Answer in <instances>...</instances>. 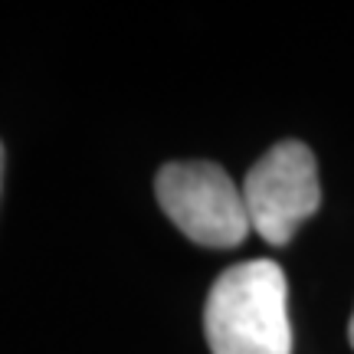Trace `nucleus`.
<instances>
[{"label": "nucleus", "mask_w": 354, "mask_h": 354, "mask_svg": "<svg viewBox=\"0 0 354 354\" xmlns=\"http://www.w3.org/2000/svg\"><path fill=\"white\" fill-rule=\"evenodd\" d=\"M348 338H351V344H354V315H351V325H348Z\"/></svg>", "instance_id": "39448f33"}, {"label": "nucleus", "mask_w": 354, "mask_h": 354, "mask_svg": "<svg viewBox=\"0 0 354 354\" xmlns=\"http://www.w3.org/2000/svg\"><path fill=\"white\" fill-rule=\"evenodd\" d=\"M250 227L272 246H286L322 203L315 154L302 141H279L243 180Z\"/></svg>", "instance_id": "7ed1b4c3"}, {"label": "nucleus", "mask_w": 354, "mask_h": 354, "mask_svg": "<svg viewBox=\"0 0 354 354\" xmlns=\"http://www.w3.org/2000/svg\"><path fill=\"white\" fill-rule=\"evenodd\" d=\"M203 328L214 354H292L282 266L250 259L220 272L207 295Z\"/></svg>", "instance_id": "f257e3e1"}, {"label": "nucleus", "mask_w": 354, "mask_h": 354, "mask_svg": "<svg viewBox=\"0 0 354 354\" xmlns=\"http://www.w3.org/2000/svg\"><path fill=\"white\" fill-rule=\"evenodd\" d=\"M0 184H3V145H0Z\"/></svg>", "instance_id": "20e7f679"}, {"label": "nucleus", "mask_w": 354, "mask_h": 354, "mask_svg": "<svg viewBox=\"0 0 354 354\" xmlns=\"http://www.w3.org/2000/svg\"><path fill=\"white\" fill-rule=\"evenodd\" d=\"M158 203L177 223V230L201 246L230 250L250 233V214L243 190L220 165L210 161H174L158 171Z\"/></svg>", "instance_id": "f03ea898"}]
</instances>
